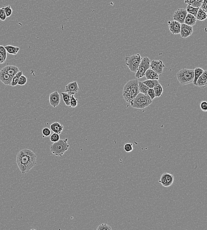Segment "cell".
Here are the masks:
<instances>
[{
	"mask_svg": "<svg viewBox=\"0 0 207 230\" xmlns=\"http://www.w3.org/2000/svg\"><path fill=\"white\" fill-rule=\"evenodd\" d=\"M36 155L30 150L25 148L17 153L16 163L22 174L27 173L36 164Z\"/></svg>",
	"mask_w": 207,
	"mask_h": 230,
	"instance_id": "obj_1",
	"label": "cell"
},
{
	"mask_svg": "<svg viewBox=\"0 0 207 230\" xmlns=\"http://www.w3.org/2000/svg\"><path fill=\"white\" fill-rule=\"evenodd\" d=\"M199 8H196V7H191L188 5L186 8V10L187 13H189L191 15H193L195 17L196 16V14Z\"/></svg>",
	"mask_w": 207,
	"mask_h": 230,
	"instance_id": "obj_28",
	"label": "cell"
},
{
	"mask_svg": "<svg viewBox=\"0 0 207 230\" xmlns=\"http://www.w3.org/2000/svg\"><path fill=\"white\" fill-rule=\"evenodd\" d=\"M139 93L138 81L133 79L128 81L124 85L122 96L125 102L130 104Z\"/></svg>",
	"mask_w": 207,
	"mask_h": 230,
	"instance_id": "obj_2",
	"label": "cell"
},
{
	"mask_svg": "<svg viewBox=\"0 0 207 230\" xmlns=\"http://www.w3.org/2000/svg\"><path fill=\"white\" fill-rule=\"evenodd\" d=\"M51 131L49 128H45L42 130V133L44 137H48L51 134Z\"/></svg>",
	"mask_w": 207,
	"mask_h": 230,
	"instance_id": "obj_39",
	"label": "cell"
},
{
	"mask_svg": "<svg viewBox=\"0 0 207 230\" xmlns=\"http://www.w3.org/2000/svg\"><path fill=\"white\" fill-rule=\"evenodd\" d=\"M148 95L149 96V97L151 98V100H153L154 99L155 97V93H154V89L152 88H149L148 91Z\"/></svg>",
	"mask_w": 207,
	"mask_h": 230,
	"instance_id": "obj_40",
	"label": "cell"
},
{
	"mask_svg": "<svg viewBox=\"0 0 207 230\" xmlns=\"http://www.w3.org/2000/svg\"><path fill=\"white\" fill-rule=\"evenodd\" d=\"M150 63L151 60L148 57H145L142 59L136 73V78H141L145 76V72L150 68Z\"/></svg>",
	"mask_w": 207,
	"mask_h": 230,
	"instance_id": "obj_7",
	"label": "cell"
},
{
	"mask_svg": "<svg viewBox=\"0 0 207 230\" xmlns=\"http://www.w3.org/2000/svg\"><path fill=\"white\" fill-rule=\"evenodd\" d=\"M144 84H145L146 86H148L149 88H152L159 83L158 80L156 79H147L145 81H142Z\"/></svg>",
	"mask_w": 207,
	"mask_h": 230,
	"instance_id": "obj_23",
	"label": "cell"
},
{
	"mask_svg": "<svg viewBox=\"0 0 207 230\" xmlns=\"http://www.w3.org/2000/svg\"><path fill=\"white\" fill-rule=\"evenodd\" d=\"M207 17V13L204 12L202 10H201L199 8L197 14H196V20H200V21H204L206 19Z\"/></svg>",
	"mask_w": 207,
	"mask_h": 230,
	"instance_id": "obj_24",
	"label": "cell"
},
{
	"mask_svg": "<svg viewBox=\"0 0 207 230\" xmlns=\"http://www.w3.org/2000/svg\"><path fill=\"white\" fill-rule=\"evenodd\" d=\"M187 14V11L185 9H179L174 13L173 19L175 21L180 23L181 24H184V20Z\"/></svg>",
	"mask_w": 207,
	"mask_h": 230,
	"instance_id": "obj_10",
	"label": "cell"
},
{
	"mask_svg": "<svg viewBox=\"0 0 207 230\" xmlns=\"http://www.w3.org/2000/svg\"><path fill=\"white\" fill-rule=\"evenodd\" d=\"M203 1V0H189L187 4L191 7L200 8Z\"/></svg>",
	"mask_w": 207,
	"mask_h": 230,
	"instance_id": "obj_29",
	"label": "cell"
},
{
	"mask_svg": "<svg viewBox=\"0 0 207 230\" xmlns=\"http://www.w3.org/2000/svg\"><path fill=\"white\" fill-rule=\"evenodd\" d=\"M2 69L12 78L19 71V69L16 66L13 65H7Z\"/></svg>",
	"mask_w": 207,
	"mask_h": 230,
	"instance_id": "obj_17",
	"label": "cell"
},
{
	"mask_svg": "<svg viewBox=\"0 0 207 230\" xmlns=\"http://www.w3.org/2000/svg\"><path fill=\"white\" fill-rule=\"evenodd\" d=\"M78 101V100L74 97V95H71L70 102V107L75 108V107H77V105H78V103H77Z\"/></svg>",
	"mask_w": 207,
	"mask_h": 230,
	"instance_id": "obj_31",
	"label": "cell"
},
{
	"mask_svg": "<svg viewBox=\"0 0 207 230\" xmlns=\"http://www.w3.org/2000/svg\"><path fill=\"white\" fill-rule=\"evenodd\" d=\"M5 48H6V51L9 54H12V55H16L20 50V48L19 47L9 45L5 46Z\"/></svg>",
	"mask_w": 207,
	"mask_h": 230,
	"instance_id": "obj_21",
	"label": "cell"
},
{
	"mask_svg": "<svg viewBox=\"0 0 207 230\" xmlns=\"http://www.w3.org/2000/svg\"><path fill=\"white\" fill-rule=\"evenodd\" d=\"M142 59L139 54L126 57L125 58V65L128 67L131 72L136 73Z\"/></svg>",
	"mask_w": 207,
	"mask_h": 230,
	"instance_id": "obj_6",
	"label": "cell"
},
{
	"mask_svg": "<svg viewBox=\"0 0 207 230\" xmlns=\"http://www.w3.org/2000/svg\"><path fill=\"white\" fill-rule=\"evenodd\" d=\"M5 13H6V17H9L11 16L12 13V10L11 9L10 6H8L6 7H3Z\"/></svg>",
	"mask_w": 207,
	"mask_h": 230,
	"instance_id": "obj_35",
	"label": "cell"
},
{
	"mask_svg": "<svg viewBox=\"0 0 207 230\" xmlns=\"http://www.w3.org/2000/svg\"><path fill=\"white\" fill-rule=\"evenodd\" d=\"M193 33V28L190 26L186 25L185 24H181L180 34L182 38H185L191 36Z\"/></svg>",
	"mask_w": 207,
	"mask_h": 230,
	"instance_id": "obj_13",
	"label": "cell"
},
{
	"mask_svg": "<svg viewBox=\"0 0 207 230\" xmlns=\"http://www.w3.org/2000/svg\"><path fill=\"white\" fill-rule=\"evenodd\" d=\"M204 72V70L203 69H202L201 68L198 67L196 68L194 70V80H193V85H196V82L197 81L198 78H199L200 76L202 75L203 73Z\"/></svg>",
	"mask_w": 207,
	"mask_h": 230,
	"instance_id": "obj_22",
	"label": "cell"
},
{
	"mask_svg": "<svg viewBox=\"0 0 207 230\" xmlns=\"http://www.w3.org/2000/svg\"><path fill=\"white\" fill-rule=\"evenodd\" d=\"M65 92L69 93L70 95L77 93L79 90V86L77 81L70 82L65 87Z\"/></svg>",
	"mask_w": 207,
	"mask_h": 230,
	"instance_id": "obj_11",
	"label": "cell"
},
{
	"mask_svg": "<svg viewBox=\"0 0 207 230\" xmlns=\"http://www.w3.org/2000/svg\"><path fill=\"white\" fill-rule=\"evenodd\" d=\"M27 82V78L24 75H22L19 77L18 81V85H24Z\"/></svg>",
	"mask_w": 207,
	"mask_h": 230,
	"instance_id": "obj_33",
	"label": "cell"
},
{
	"mask_svg": "<svg viewBox=\"0 0 207 230\" xmlns=\"http://www.w3.org/2000/svg\"><path fill=\"white\" fill-rule=\"evenodd\" d=\"M168 24L170 31L173 34L177 35L180 33L181 27V24L180 23L172 20L168 21Z\"/></svg>",
	"mask_w": 207,
	"mask_h": 230,
	"instance_id": "obj_14",
	"label": "cell"
},
{
	"mask_svg": "<svg viewBox=\"0 0 207 230\" xmlns=\"http://www.w3.org/2000/svg\"><path fill=\"white\" fill-rule=\"evenodd\" d=\"M174 175L168 173H164L161 176L159 182L165 187H168L173 184L174 181Z\"/></svg>",
	"mask_w": 207,
	"mask_h": 230,
	"instance_id": "obj_8",
	"label": "cell"
},
{
	"mask_svg": "<svg viewBox=\"0 0 207 230\" xmlns=\"http://www.w3.org/2000/svg\"><path fill=\"white\" fill-rule=\"evenodd\" d=\"M12 78L4 70L1 69L0 71V81L5 85H11Z\"/></svg>",
	"mask_w": 207,
	"mask_h": 230,
	"instance_id": "obj_16",
	"label": "cell"
},
{
	"mask_svg": "<svg viewBox=\"0 0 207 230\" xmlns=\"http://www.w3.org/2000/svg\"><path fill=\"white\" fill-rule=\"evenodd\" d=\"M22 75L23 72H22V71H19V72L18 73H17V74H16V75L13 77V78H12V81H11V85H10L13 86V87L16 86V85H18V81L19 77H20V76Z\"/></svg>",
	"mask_w": 207,
	"mask_h": 230,
	"instance_id": "obj_27",
	"label": "cell"
},
{
	"mask_svg": "<svg viewBox=\"0 0 207 230\" xmlns=\"http://www.w3.org/2000/svg\"><path fill=\"white\" fill-rule=\"evenodd\" d=\"M61 95L62 96L63 100L66 106L70 107L71 95L66 92L61 93Z\"/></svg>",
	"mask_w": 207,
	"mask_h": 230,
	"instance_id": "obj_30",
	"label": "cell"
},
{
	"mask_svg": "<svg viewBox=\"0 0 207 230\" xmlns=\"http://www.w3.org/2000/svg\"><path fill=\"white\" fill-rule=\"evenodd\" d=\"M177 79L182 85L192 83L194 80V70L183 68L176 74Z\"/></svg>",
	"mask_w": 207,
	"mask_h": 230,
	"instance_id": "obj_4",
	"label": "cell"
},
{
	"mask_svg": "<svg viewBox=\"0 0 207 230\" xmlns=\"http://www.w3.org/2000/svg\"><path fill=\"white\" fill-rule=\"evenodd\" d=\"M138 88L139 92L148 95V91L149 88L144 84L142 81H138Z\"/></svg>",
	"mask_w": 207,
	"mask_h": 230,
	"instance_id": "obj_26",
	"label": "cell"
},
{
	"mask_svg": "<svg viewBox=\"0 0 207 230\" xmlns=\"http://www.w3.org/2000/svg\"><path fill=\"white\" fill-rule=\"evenodd\" d=\"M164 67V64L163 63L162 61L160 60H153L150 63V68L151 70L157 73L158 76L162 74Z\"/></svg>",
	"mask_w": 207,
	"mask_h": 230,
	"instance_id": "obj_9",
	"label": "cell"
},
{
	"mask_svg": "<svg viewBox=\"0 0 207 230\" xmlns=\"http://www.w3.org/2000/svg\"><path fill=\"white\" fill-rule=\"evenodd\" d=\"M196 22V17L189 13H187L184 20V24L192 27L195 24Z\"/></svg>",
	"mask_w": 207,
	"mask_h": 230,
	"instance_id": "obj_19",
	"label": "cell"
},
{
	"mask_svg": "<svg viewBox=\"0 0 207 230\" xmlns=\"http://www.w3.org/2000/svg\"><path fill=\"white\" fill-rule=\"evenodd\" d=\"M145 76L147 79H156L158 80L159 76L157 73L151 70V68L148 69L145 73Z\"/></svg>",
	"mask_w": 207,
	"mask_h": 230,
	"instance_id": "obj_20",
	"label": "cell"
},
{
	"mask_svg": "<svg viewBox=\"0 0 207 230\" xmlns=\"http://www.w3.org/2000/svg\"><path fill=\"white\" fill-rule=\"evenodd\" d=\"M60 140V136L58 134L55 133H53L51 136H50V140L51 142H53V143H55V142H57Z\"/></svg>",
	"mask_w": 207,
	"mask_h": 230,
	"instance_id": "obj_34",
	"label": "cell"
},
{
	"mask_svg": "<svg viewBox=\"0 0 207 230\" xmlns=\"http://www.w3.org/2000/svg\"><path fill=\"white\" fill-rule=\"evenodd\" d=\"M207 85V70H205L199 78H198L196 86L203 89L206 87Z\"/></svg>",
	"mask_w": 207,
	"mask_h": 230,
	"instance_id": "obj_15",
	"label": "cell"
},
{
	"mask_svg": "<svg viewBox=\"0 0 207 230\" xmlns=\"http://www.w3.org/2000/svg\"><path fill=\"white\" fill-rule=\"evenodd\" d=\"M3 7L0 8V20L2 21H4L6 20L7 17H6V14L5 13Z\"/></svg>",
	"mask_w": 207,
	"mask_h": 230,
	"instance_id": "obj_38",
	"label": "cell"
},
{
	"mask_svg": "<svg viewBox=\"0 0 207 230\" xmlns=\"http://www.w3.org/2000/svg\"><path fill=\"white\" fill-rule=\"evenodd\" d=\"M0 54L2 55L5 60H6L7 58V51L5 47L2 45H0Z\"/></svg>",
	"mask_w": 207,
	"mask_h": 230,
	"instance_id": "obj_37",
	"label": "cell"
},
{
	"mask_svg": "<svg viewBox=\"0 0 207 230\" xmlns=\"http://www.w3.org/2000/svg\"><path fill=\"white\" fill-rule=\"evenodd\" d=\"M97 230H111L112 228L109 225L103 223L99 225L96 228Z\"/></svg>",
	"mask_w": 207,
	"mask_h": 230,
	"instance_id": "obj_32",
	"label": "cell"
},
{
	"mask_svg": "<svg viewBox=\"0 0 207 230\" xmlns=\"http://www.w3.org/2000/svg\"><path fill=\"white\" fill-rule=\"evenodd\" d=\"M189 0H185V3L187 4L188 3V2H189Z\"/></svg>",
	"mask_w": 207,
	"mask_h": 230,
	"instance_id": "obj_44",
	"label": "cell"
},
{
	"mask_svg": "<svg viewBox=\"0 0 207 230\" xmlns=\"http://www.w3.org/2000/svg\"><path fill=\"white\" fill-rule=\"evenodd\" d=\"M6 60L4 59V57L2 54H0V64L4 63Z\"/></svg>",
	"mask_w": 207,
	"mask_h": 230,
	"instance_id": "obj_43",
	"label": "cell"
},
{
	"mask_svg": "<svg viewBox=\"0 0 207 230\" xmlns=\"http://www.w3.org/2000/svg\"><path fill=\"white\" fill-rule=\"evenodd\" d=\"M60 95L57 91H54L50 93L49 96V102L50 105L53 108L59 106L60 103Z\"/></svg>",
	"mask_w": 207,
	"mask_h": 230,
	"instance_id": "obj_12",
	"label": "cell"
},
{
	"mask_svg": "<svg viewBox=\"0 0 207 230\" xmlns=\"http://www.w3.org/2000/svg\"><path fill=\"white\" fill-rule=\"evenodd\" d=\"M50 128L53 133L59 135L61 133L63 130L64 127L62 124H61L59 123L55 122L50 125Z\"/></svg>",
	"mask_w": 207,
	"mask_h": 230,
	"instance_id": "obj_18",
	"label": "cell"
},
{
	"mask_svg": "<svg viewBox=\"0 0 207 230\" xmlns=\"http://www.w3.org/2000/svg\"><path fill=\"white\" fill-rule=\"evenodd\" d=\"M153 89L155 93V98H158L162 95L163 89L162 86L159 83L156 85Z\"/></svg>",
	"mask_w": 207,
	"mask_h": 230,
	"instance_id": "obj_25",
	"label": "cell"
},
{
	"mask_svg": "<svg viewBox=\"0 0 207 230\" xmlns=\"http://www.w3.org/2000/svg\"><path fill=\"white\" fill-rule=\"evenodd\" d=\"M200 8L207 13V0H203Z\"/></svg>",
	"mask_w": 207,
	"mask_h": 230,
	"instance_id": "obj_41",
	"label": "cell"
},
{
	"mask_svg": "<svg viewBox=\"0 0 207 230\" xmlns=\"http://www.w3.org/2000/svg\"><path fill=\"white\" fill-rule=\"evenodd\" d=\"M67 138L65 140H60L57 142L53 143L50 146V151L53 154L57 156L61 157L64 154L70 147L68 143Z\"/></svg>",
	"mask_w": 207,
	"mask_h": 230,
	"instance_id": "obj_5",
	"label": "cell"
},
{
	"mask_svg": "<svg viewBox=\"0 0 207 230\" xmlns=\"http://www.w3.org/2000/svg\"><path fill=\"white\" fill-rule=\"evenodd\" d=\"M125 150L126 152L129 153L131 152L133 149V145L132 143H126L124 147Z\"/></svg>",
	"mask_w": 207,
	"mask_h": 230,
	"instance_id": "obj_36",
	"label": "cell"
},
{
	"mask_svg": "<svg viewBox=\"0 0 207 230\" xmlns=\"http://www.w3.org/2000/svg\"><path fill=\"white\" fill-rule=\"evenodd\" d=\"M152 102V100L148 95L139 93L130 104L133 108L143 109L148 107Z\"/></svg>",
	"mask_w": 207,
	"mask_h": 230,
	"instance_id": "obj_3",
	"label": "cell"
},
{
	"mask_svg": "<svg viewBox=\"0 0 207 230\" xmlns=\"http://www.w3.org/2000/svg\"><path fill=\"white\" fill-rule=\"evenodd\" d=\"M200 108L202 111L204 112L207 111V102L205 101L201 102L200 104Z\"/></svg>",
	"mask_w": 207,
	"mask_h": 230,
	"instance_id": "obj_42",
	"label": "cell"
}]
</instances>
